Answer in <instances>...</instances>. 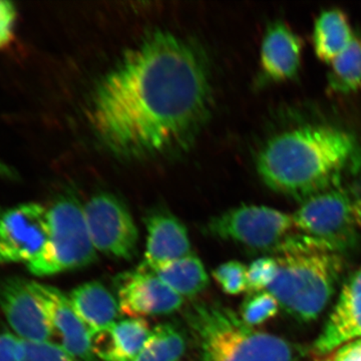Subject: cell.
<instances>
[{
  "mask_svg": "<svg viewBox=\"0 0 361 361\" xmlns=\"http://www.w3.org/2000/svg\"><path fill=\"white\" fill-rule=\"evenodd\" d=\"M212 108L205 51L159 30L145 35L97 80L87 114L104 148L134 161L186 151Z\"/></svg>",
  "mask_w": 361,
  "mask_h": 361,
  "instance_id": "cell-1",
  "label": "cell"
},
{
  "mask_svg": "<svg viewBox=\"0 0 361 361\" xmlns=\"http://www.w3.org/2000/svg\"><path fill=\"white\" fill-rule=\"evenodd\" d=\"M256 169L269 189L301 204L360 174L361 142L343 128L306 123L268 139Z\"/></svg>",
  "mask_w": 361,
  "mask_h": 361,
  "instance_id": "cell-2",
  "label": "cell"
},
{
  "mask_svg": "<svg viewBox=\"0 0 361 361\" xmlns=\"http://www.w3.org/2000/svg\"><path fill=\"white\" fill-rule=\"evenodd\" d=\"M186 322L200 361H302V348L249 326L219 302L195 303Z\"/></svg>",
  "mask_w": 361,
  "mask_h": 361,
  "instance_id": "cell-3",
  "label": "cell"
},
{
  "mask_svg": "<svg viewBox=\"0 0 361 361\" xmlns=\"http://www.w3.org/2000/svg\"><path fill=\"white\" fill-rule=\"evenodd\" d=\"M277 275L269 291L298 322L317 319L329 305L343 272L341 253L324 248L301 249L276 256Z\"/></svg>",
  "mask_w": 361,
  "mask_h": 361,
  "instance_id": "cell-4",
  "label": "cell"
},
{
  "mask_svg": "<svg viewBox=\"0 0 361 361\" xmlns=\"http://www.w3.org/2000/svg\"><path fill=\"white\" fill-rule=\"evenodd\" d=\"M205 231L266 256L283 255L307 248H326L297 228L293 214L260 205H241L211 218Z\"/></svg>",
  "mask_w": 361,
  "mask_h": 361,
  "instance_id": "cell-5",
  "label": "cell"
},
{
  "mask_svg": "<svg viewBox=\"0 0 361 361\" xmlns=\"http://www.w3.org/2000/svg\"><path fill=\"white\" fill-rule=\"evenodd\" d=\"M297 228L331 250L353 249L361 231V172L341 186L304 201L293 213Z\"/></svg>",
  "mask_w": 361,
  "mask_h": 361,
  "instance_id": "cell-6",
  "label": "cell"
},
{
  "mask_svg": "<svg viewBox=\"0 0 361 361\" xmlns=\"http://www.w3.org/2000/svg\"><path fill=\"white\" fill-rule=\"evenodd\" d=\"M51 235L42 255L27 264L37 276L44 277L87 267L97 260V251L90 239L84 205L77 197H59L49 209Z\"/></svg>",
  "mask_w": 361,
  "mask_h": 361,
  "instance_id": "cell-7",
  "label": "cell"
},
{
  "mask_svg": "<svg viewBox=\"0 0 361 361\" xmlns=\"http://www.w3.org/2000/svg\"><path fill=\"white\" fill-rule=\"evenodd\" d=\"M90 239L99 253L130 260L134 257L139 230L129 209L114 195L92 197L84 205Z\"/></svg>",
  "mask_w": 361,
  "mask_h": 361,
  "instance_id": "cell-8",
  "label": "cell"
},
{
  "mask_svg": "<svg viewBox=\"0 0 361 361\" xmlns=\"http://www.w3.org/2000/svg\"><path fill=\"white\" fill-rule=\"evenodd\" d=\"M51 235L49 209L20 204L0 214V264L25 263L39 258Z\"/></svg>",
  "mask_w": 361,
  "mask_h": 361,
  "instance_id": "cell-9",
  "label": "cell"
},
{
  "mask_svg": "<svg viewBox=\"0 0 361 361\" xmlns=\"http://www.w3.org/2000/svg\"><path fill=\"white\" fill-rule=\"evenodd\" d=\"M116 286L121 313L130 318L171 314L184 305V298L155 273L140 269L123 273L116 278Z\"/></svg>",
  "mask_w": 361,
  "mask_h": 361,
  "instance_id": "cell-10",
  "label": "cell"
},
{
  "mask_svg": "<svg viewBox=\"0 0 361 361\" xmlns=\"http://www.w3.org/2000/svg\"><path fill=\"white\" fill-rule=\"evenodd\" d=\"M30 288L44 310L59 345L78 361H97L92 350L90 334L80 319L70 298L51 285L30 281Z\"/></svg>",
  "mask_w": 361,
  "mask_h": 361,
  "instance_id": "cell-11",
  "label": "cell"
},
{
  "mask_svg": "<svg viewBox=\"0 0 361 361\" xmlns=\"http://www.w3.org/2000/svg\"><path fill=\"white\" fill-rule=\"evenodd\" d=\"M0 310L18 338L51 341V325L28 280L14 276L0 279Z\"/></svg>",
  "mask_w": 361,
  "mask_h": 361,
  "instance_id": "cell-12",
  "label": "cell"
},
{
  "mask_svg": "<svg viewBox=\"0 0 361 361\" xmlns=\"http://www.w3.org/2000/svg\"><path fill=\"white\" fill-rule=\"evenodd\" d=\"M148 238L144 260L137 269L156 273L193 253L187 228L172 213L159 209L145 219Z\"/></svg>",
  "mask_w": 361,
  "mask_h": 361,
  "instance_id": "cell-13",
  "label": "cell"
},
{
  "mask_svg": "<svg viewBox=\"0 0 361 361\" xmlns=\"http://www.w3.org/2000/svg\"><path fill=\"white\" fill-rule=\"evenodd\" d=\"M361 338V267L349 277L342 287L336 307L314 343L318 355L353 341Z\"/></svg>",
  "mask_w": 361,
  "mask_h": 361,
  "instance_id": "cell-14",
  "label": "cell"
},
{
  "mask_svg": "<svg viewBox=\"0 0 361 361\" xmlns=\"http://www.w3.org/2000/svg\"><path fill=\"white\" fill-rule=\"evenodd\" d=\"M303 44L299 35L284 23L275 20L268 25L260 49L263 78L273 82L292 80L298 75Z\"/></svg>",
  "mask_w": 361,
  "mask_h": 361,
  "instance_id": "cell-15",
  "label": "cell"
},
{
  "mask_svg": "<svg viewBox=\"0 0 361 361\" xmlns=\"http://www.w3.org/2000/svg\"><path fill=\"white\" fill-rule=\"evenodd\" d=\"M152 329L144 318H128L90 336L94 357L102 361H133L148 341Z\"/></svg>",
  "mask_w": 361,
  "mask_h": 361,
  "instance_id": "cell-16",
  "label": "cell"
},
{
  "mask_svg": "<svg viewBox=\"0 0 361 361\" xmlns=\"http://www.w3.org/2000/svg\"><path fill=\"white\" fill-rule=\"evenodd\" d=\"M68 298L90 336L118 322L121 313L118 299L101 282L78 285Z\"/></svg>",
  "mask_w": 361,
  "mask_h": 361,
  "instance_id": "cell-17",
  "label": "cell"
},
{
  "mask_svg": "<svg viewBox=\"0 0 361 361\" xmlns=\"http://www.w3.org/2000/svg\"><path fill=\"white\" fill-rule=\"evenodd\" d=\"M356 33L348 16L339 8L322 11L313 26L312 42L316 56L330 63L355 39Z\"/></svg>",
  "mask_w": 361,
  "mask_h": 361,
  "instance_id": "cell-18",
  "label": "cell"
},
{
  "mask_svg": "<svg viewBox=\"0 0 361 361\" xmlns=\"http://www.w3.org/2000/svg\"><path fill=\"white\" fill-rule=\"evenodd\" d=\"M155 274L169 288L184 299L199 295L210 281L205 266L194 253L166 265Z\"/></svg>",
  "mask_w": 361,
  "mask_h": 361,
  "instance_id": "cell-19",
  "label": "cell"
},
{
  "mask_svg": "<svg viewBox=\"0 0 361 361\" xmlns=\"http://www.w3.org/2000/svg\"><path fill=\"white\" fill-rule=\"evenodd\" d=\"M329 66L327 82L331 92L339 94L361 92V35L356 33L348 49Z\"/></svg>",
  "mask_w": 361,
  "mask_h": 361,
  "instance_id": "cell-20",
  "label": "cell"
},
{
  "mask_svg": "<svg viewBox=\"0 0 361 361\" xmlns=\"http://www.w3.org/2000/svg\"><path fill=\"white\" fill-rule=\"evenodd\" d=\"M186 348L183 332L166 323L152 330L144 348L133 361H180Z\"/></svg>",
  "mask_w": 361,
  "mask_h": 361,
  "instance_id": "cell-21",
  "label": "cell"
},
{
  "mask_svg": "<svg viewBox=\"0 0 361 361\" xmlns=\"http://www.w3.org/2000/svg\"><path fill=\"white\" fill-rule=\"evenodd\" d=\"M279 310L276 298L265 290L249 293L242 303L239 315L249 326L255 327L274 317Z\"/></svg>",
  "mask_w": 361,
  "mask_h": 361,
  "instance_id": "cell-22",
  "label": "cell"
},
{
  "mask_svg": "<svg viewBox=\"0 0 361 361\" xmlns=\"http://www.w3.org/2000/svg\"><path fill=\"white\" fill-rule=\"evenodd\" d=\"M18 361H78L59 343L20 339Z\"/></svg>",
  "mask_w": 361,
  "mask_h": 361,
  "instance_id": "cell-23",
  "label": "cell"
},
{
  "mask_svg": "<svg viewBox=\"0 0 361 361\" xmlns=\"http://www.w3.org/2000/svg\"><path fill=\"white\" fill-rule=\"evenodd\" d=\"M212 276L229 295H239L248 290L247 266L239 261H228L218 266L213 270Z\"/></svg>",
  "mask_w": 361,
  "mask_h": 361,
  "instance_id": "cell-24",
  "label": "cell"
},
{
  "mask_svg": "<svg viewBox=\"0 0 361 361\" xmlns=\"http://www.w3.org/2000/svg\"><path fill=\"white\" fill-rule=\"evenodd\" d=\"M277 269V261L273 256L255 259L247 267V292L255 293L267 290L276 278Z\"/></svg>",
  "mask_w": 361,
  "mask_h": 361,
  "instance_id": "cell-25",
  "label": "cell"
},
{
  "mask_svg": "<svg viewBox=\"0 0 361 361\" xmlns=\"http://www.w3.org/2000/svg\"><path fill=\"white\" fill-rule=\"evenodd\" d=\"M16 11L13 4L0 0V49L6 47L13 37Z\"/></svg>",
  "mask_w": 361,
  "mask_h": 361,
  "instance_id": "cell-26",
  "label": "cell"
},
{
  "mask_svg": "<svg viewBox=\"0 0 361 361\" xmlns=\"http://www.w3.org/2000/svg\"><path fill=\"white\" fill-rule=\"evenodd\" d=\"M316 361H361V338L346 342Z\"/></svg>",
  "mask_w": 361,
  "mask_h": 361,
  "instance_id": "cell-27",
  "label": "cell"
},
{
  "mask_svg": "<svg viewBox=\"0 0 361 361\" xmlns=\"http://www.w3.org/2000/svg\"><path fill=\"white\" fill-rule=\"evenodd\" d=\"M20 338L11 334H0V361H18Z\"/></svg>",
  "mask_w": 361,
  "mask_h": 361,
  "instance_id": "cell-28",
  "label": "cell"
},
{
  "mask_svg": "<svg viewBox=\"0 0 361 361\" xmlns=\"http://www.w3.org/2000/svg\"><path fill=\"white\" fill-rule=\"evenodd\" d=\"M6 169L2 167L1 164H0V174H1V173L6 172Z\"/></svg>",
  "mask_w": 361,
  "mask_h": 361,
  "instance_id": "cell-29",
  "label": "cell"
}]
</instances>
